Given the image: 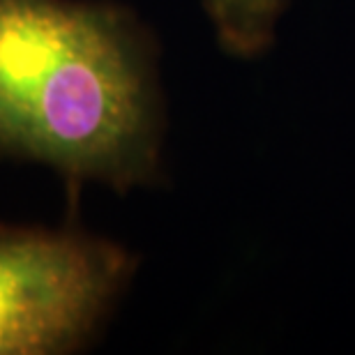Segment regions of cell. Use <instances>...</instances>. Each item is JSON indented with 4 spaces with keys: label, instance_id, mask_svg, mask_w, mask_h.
Masks as SVG:
<instances>
[{
    "label": "cell",
    "instance_id": "obj_1",
    "mask_svg": "<svg viewBox=\"0 0 355 355\" xmlns=\"http://www.w3.org/2000/svg\"><path fill=\"white\" fill-rule=\"evenodd\" d=\"M164 130L157 49L130 10L0 0V157L125 194L159 180Z\"/></svg>",
    "mask_w": 355,
    "mask_h": 355
},
{
    "label": "cell",
    "instance_id": "obj_2",
    "mask_svg": "<svg viewBox=\"0 0 355 355\" xmlns=\"http://www.w3.org/2000/svg\"><path fill=\"white\" fill-rule=\"evenodd\" d=\"M134 272V254L106 238L0 222V355L79 351Z\"/></svg>",
    "mask_w": 355,
    "mask_h": 355
},
{
    "label": "cell",
    "instance_id": "obj_3",
    "mask_svg": "<svg viewBox=\"0 0 355 355\" xmlns=\"http://www.w3.org/2000/svg\"><path fill=\"white\" fill-rule=\"evenodd\" d=\"M219 49L238 60H257L272 49L291 0H201Z\"/></svg>",
    "mask_w": 355,
    "mask_h": 355
}]
</instances>
